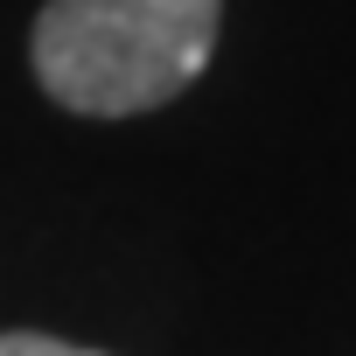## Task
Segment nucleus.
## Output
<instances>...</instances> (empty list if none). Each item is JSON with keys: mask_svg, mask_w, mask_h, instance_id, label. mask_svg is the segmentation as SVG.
Returning <instances> with one entry per match:
<instances>
[{"mask_svg": "<svg viewBox=\"0 0 356 356\" xmlns=\"http://www.w3.org/2000/svg\"><path fill=\"white\" fill-rule=\"evenodd\" d=\"M217 22L224 0H49L29 56L63 112L133 119L203 77Z\"/></svg>", "mask_w": 356, "mask_h": 356, "instance_id": "1", "label": "nucleus"}, {"mask_svg": "<svg viewBox=\"0 0 356 356\" xmlns=\"http://www.w3.org/2000/svg\"><path fill=\"white\" fill-rule=\"evenodd\" d=\"M0 356H105V349H77V342H56V335H35V328H15V335H0Z\"/></svg>", "mask_w": 356, "mask_h": 356, "instance_id": "2", "label": "nucleus"}]
</instances>
